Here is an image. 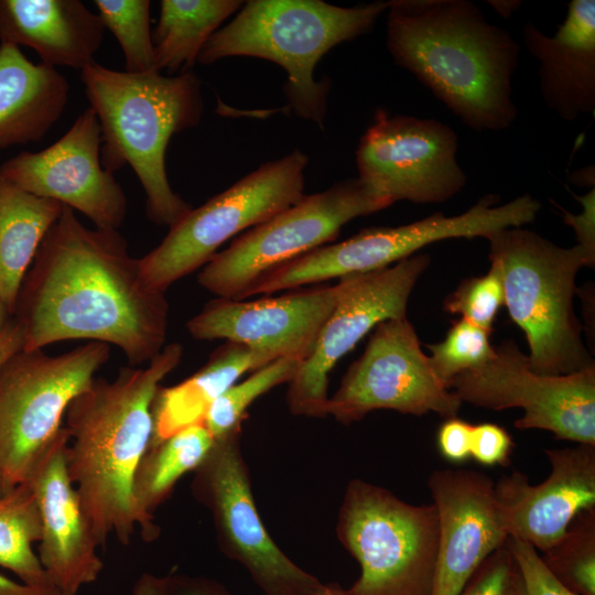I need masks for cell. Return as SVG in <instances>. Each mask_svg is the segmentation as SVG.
<instances>
[{"label": "cell", "mask_w": 595, "mask_h": 595, "mask_svg": "<svg viewBox=\"0 0 595 595\" xmlns=\"http://www.w3.org/2000/svg\"><path fill=\"white\" fill-rule=\"evenodd\" d=\"M13 317L25 350L86 339L112 344L139 366L165 346L169 302L145 284L118 230L87 228L64 206L22 281Z\"/></svg>", "instance_id": "6da1fadb"}, {"label": "cell", "mask_w": 595, "mask_h": 595, "mask_svg": "<svg viewBox=\"0 0 595 595\" xmlns=\"http://www.w3.org/2000/svg\"><path fill=\"white\" fill-rule=\"evenodd\" d=\"M387 48L476 132L509 129L518 116L512 77L520 46L469 0H391Z\"/></svg>", "instance_id": "7a4b0ae2"}, {"label": "cell", "mask_w": 595, "mask_h": 595, "mask_svg": "<svg viewBox=\"0 0 595 595\" xmlns=\"http://www.w3.org/2000/svg\"><path fill=\"white\" fill-rule=\"evenodd\" d=\"M182 356L181 344L165 345L144 368L95 378L67 407V469L99 547L109 537L129 545L138 527L133 482L152 437L153 400Z\"/></svg>", "instance_id": "3957f363"}, {"label": "cell", "mask_w": 595, "mask_h": 595, "mask_svg": "<svg viewBox=\"0 0 595 595\" xmlns=\"http://www.w3.org/2000/svg\"><path fill=\"white\" fill-rule=\"evenodd\" d=\"M80 79L100 126L104 169L115 173L130 165L143 187L148 218L172 227L193 207L172 190L165 152L174 134L201 122V79L192 71L133 74L96 62L80 71Z\"/></svg>", "instance_id": "277c9868"}, {"label": "cell", "mask_w": 595, "mask_h": 595, "mask_svg": "<svg viewBox=\"0 0 595 595\" xmlns=\"http://www.w3.org/2000/svg\"><path fill=\"white\" fill-rule=\"evenodd\" d=\"M388 6L389 1L345 8L321 0H250L212 35L197 62L210 65L232 56L274 62L286 73L288 108L323 129L331 83L314 78L316 64L334 46L370 32Z\"/></svg>", "instance_id": "5b68a950"}, {"label": "cell", "mask_w": 595, "mask_h": 595, "mask_svg": "<svg viewBox=\"0 0 595 595\" xmlns=\"http://www.w3.org/2000/svg\"><path fill=\"white\" fill-rule=\"evenodd\" d=\"M485 239L489 260L500 270L504 305L526 335L531 370L561 376L595 365L573 306L578 270L594 267L585 251L578 245L560 247L522 227L504 228Z\"/></svg>", "instance_id": "8992f818"}, {"label": "cell", "mask_w": 595, "mask_h": 595, "mask_svg": "<svg viewBox=\"0 0 595 595\" xmlns=\"http://www.w3.org/2000/svg\"><path fill=\"white\" fill-rule=\"evenodd\" d=\"M337 538L358 562L349 595H431L439 545L433 504L412 505L361 480L348 483Z\"/></svg>", "instance_id": "52a82bcc"}, {"label": "cell", "mask_w": 595, "mask_h": 595, "mask_svg": "<svg viewBox=\"0 0 595 595\" xmlns=\"http://www.w3.org/2000/svg\"><path fill=\"white\" fill-rule=\"evenodd\" d=\"M499 201V195L486 194L459 215L437 212L407 225L365 228L344 241L324 245L270 270L245 298L383 269L440 240L485 238L504 228L522 227L537 218L542 206L530 194L502 205Z\"/></svg>", "instance_id": "ba28073f"}, {"label": "cell", "mask_w": 595, "mask_h": 595, "mask_svg": "<svg viewBox=\"0 0 595 595\" xmlns=\"http://www.w3.org/2000/svg\"><path fill=\"white\" fill-rule=\"evenodd\" d=\"M110 347L87 342L61 355L22 349L0 367V495L30 477L71 401L108 361Z\"/></svg>", "instance_id": "9c48e42d"}, {"label": "cell", "mask_w": 595, "mask_h": 595, "mask_svg": "<svg viewBox=\"0 0 595 595\" xmlns=\"http://www.w3.org/2000/svg\"><path fill=\"white\" fill-rule=\"evenodd\" d=\"M307 156L295 150L264 163L224 192L192 208L139 260L145 284L158 292L204 267L231 237L252 228L304 195Z\"/></svg>", "instance_id": "30bf717a"}, {"label": "cell", "mask_w": 595, "mask_h": 595, "mask_svg": "<svg viewBox=\"0 0 595 595\" xmlns=\"http://www.w3.org/2000/svg\"><path fill=\"white\" fill-rule=\"evenodd\" d=\"M390 205L358 177L303 195L217 252L203 267L197 282L217 298L244 300L270 270L333 241L348 221Z\"/></svg>", "instance_id": "8fae6325"}, {"label": "cell", "mask_w": 595, "mask_h": 595, "mask_svg": "<svg viewBox=\"0 0 595 595\" xmlns=\"http://www.w3.org/2000/svg\"><path fill=\"white\" fill-rule=\"evenodd\" d=\"M240 436L241 428L214 442L194 470L193 496L210 512L219 549L246 569L264 595H311L323 583L268 533L256 507Z\"/></svg>", "instance_id": "7c38bea8"}, {"label": "cell", "mask_w": 595, "mask_h": 595, "mask_svg": "<svg viewBox=\"0 0 595 595\" xmlns=\"http://www.w3.org/2000/svg\"><path fill=\"white\" fill-rule=\"evenodd\" d=\"M450 389L473 405L522 409L515 421L519 430H545L558 440L595 445V365L569 375H540L508 339L494 347L485 364L458 375Z\"/></svg>", "instance_id": "4fadbf2b"}, {"label": "cell", "mask_w": 595, "mask_h": 595, "mask_svg": "<svg viewBox=\"0 0 595 595\" xmlns=\"http://www.w3.org/2000/svg\"><path fill=\"white\" fill-rule=\"evenodd\" d=\"M462 404L434 375L404 316L383 321L372 329L364 353L328 398L327 415L343 424L380 409L412 415L434 412L448 419L457 415Z\"/></svg>", "instance_id": "5bb4252c"}, {"label": "cell", "mask_w": 595, "mask_h": 595, "mask_svg": "<svg viewBox=\"0 0 595 595\" xmlns=\"http://www.w3.org/2000/svg\"><path fill=\"white\" fill-rule=\"evenodd\" d=\"M431 263L416 253L390 267L339 279L337 300L311 355L289 383L286 402L294 415H327L328 375L338 360L379 323L407 316L410 295Z\"/></svg>", "instance_id": "9a60e30c"}, {"label": "cell", "mask_w": 595, "mask_h": 595, "mask_svg": "<svg viewBox=\"0 0 595 595\" xmlns=\"http://www.w3.org/2000/svg\"><path fill=\"white\" fill-rule=\"evenodd\" d=\"M457 149L450 126L378 109L356 150L358 178L391 204L444 203L467 183Z\"/></svg>", "instance_id": "2e32d148"}, {"label": "cell", "mask_w": 595, "mask_h": 595, "mask_svg": "<svg viewBox=\"0 0 595 595\" xmlns=\"http://www.w3.org/2000/svg\"><path fill=\"white\" fill-rule=\"evenodd\" d=\"M101 132L89 107L50 147L22 151L0 164L2 174L20 188L62 203L89 218L96 228L122 225L127 196L100 160Z\"/></svg>", "instance_id": "e0dca14e"}, {"label": "cell", "mask_w": 595, "mask_h": 595, "mask_svg": "<svg viewBox=\"0 0 595 595\" xmlns=\"http://www.w3.org/2000/svg\"><path fill=\"white\" fill-rule=\"evenodd\" d=\"M339 284L300 288L278 296L245 301L216 298L186 323L197 340L224 339L274 358L304 361L333 310Z\"/></svg>", "instance_id": "ac0fdd59"}, {"label": "cell", "mask_w": 595, "mask_h": 595, "mask_svg": "<svg viewBox=\"0 0 595 595\" xmlns=\"http://www.w3.org/2000/svg\"><path fill=\"white\" fill-rule=\"evenodd\" d=\"M439 518V545L431 595H458L479 564L509 533L495 483L470 469H436L428 479Z\"/></svg>", "instance_id": "d6986e66"}, {"label": "cell", "mask_w": 595, "mask_h": 595, "mask_svg": "<svg viewBox=\"0 0 595 595\" xmlns=\"http://www.w3.org/2000/svg\"><path fill=\"white\" fill-rule=\"evenodd\" d=\"M69 435L65 426L34 467L28 483L40 508L42 533L37 555L62 595H76L97 581L104 569L99 547L67 469Z\"/></svg>", "instance_id": "ffe728a7"}, {"label": "cell", "mask_w": 595, "mask_h": 595, "mask_svg": "<svg viewBox=\"0 0 595 595\" xmlns=\"http://www.w3.org/2000/svg\"><path fill=\"white\" fill-rule=\"evenodd\" d=\"M551 473L532 485L521 472L495 483L509 537L544 552L564 534L574 517L595 507V445L544 451Z\"/></svg>", "instance_id": "44dd1931"}, {"label": "cell", "mask_w": 595, "mask_h": 595, "mask_svg": "<svg viewBox=\"0 0 595 595\" xmlns=\"http://www.w3.org/2000/svg\"><path fill=\"white\" fill-rule=\"evenodd\" d=\"M523 44L539 62V87L549 109L564 121L594 113V0H571L565 19L552 36L527 22Z\"/></svg>", "instance_id": "7402d4cb"}, {"label": "cell", "mask_w": 595, "mask_h": 595, "mask_svg": "<svg viewBox=\"0 0 595 595\" xmlns=\"http://www.w3.org/2000/svg\"><path fill=\"white\" fill-rule=\"evenodd\" d=\"M105 30L79 0H0V43L31 47L54 68L94 63Z\"/></svg>", "instance_id": "603a6c76"}, {"label": "cell", "mask_w": 595, "mask_h": 595, "mask_svg": "<svg viewBox=\"0 0 595 595\" xmlns=\"http://www.w3.org/2000/svg\"><path fill=\"white\" fill-rule=\"evenodd\" d=\"M69 84L56 68L0 43V149L42 140L60 120Z\"/></svg>", "instance_id": "cb8c5ba5"}, {"label": "cell", "mask_w": 595, "mask_h": 595, "mask_svg": "<svg viewBox=\"0 0 595 595\" xmlns=\"http://www.w3.org/2000/svg\"><path fill=\"white\" fill-rule=\"evenodd\" d=\"M273 359L277 358L268 353L225 342L198 371L174 386H160L152 404L153 432L149 446L202 423L213 402L241 375Z\"/></svg>", "instance_id": "d4e9b609"}, {"label": "cell", "mask_w": 595, "mask_h": 595, "mask_svg": "<svg viewBox=\"0 0 595 595\" xmlns=\"http://www.w3.org/2000/svg\"><path fill=\"white\" fill-rule=\"evenodd\" d=\"M64 206L20 188L0 170V299L12 316L22 281Z\"/></svg>", "instance_id": "484cf974"}, {"label": "cell", "mask_w": 595, "mask_h": 595, "mask_svg": "<svg viewBox=\"0 0 595 595\" xmlns=\"http://www.w3.org/2000/svg\"><path fill=\"white\" fill-rule=\"evenodd\" d=\"M214 442L199 423L148 447L133 482L138 527L143 540L152 541L159 536L154 511L172 494L178 479L196 469Z\"/></svg>", "instance_id": "4316f807"}, {"label": "cell", "mask_w": 595, "mask_h": 595, "mask_svg": "<svg viewBox=\"0 0 595 595\" xmlns=\"http://www.w3.org/2000/svg\"><path fill=\"white\" fill-rule=\"evenodd\" d=\"M242 4L240 0H162L152 32L156 71L191 72L218 26Z\"/></svg>", "instance_id": "83f0119b"}, {"label": "cell", "mask_w": 595, "mask_h": 595, "mask_svg": "<svg viewBox=\"0 0 595 595\" xmlns=\"http://www.w3.org/2000/svg\"><path fill=\"white\" fill-rule=\"evenodd\" d=\"M41 533L40 508L28 482L0 495V567L28 585L54 588L33 550Z\"/></svg>", "instance_id": "f1b7e54d"}, {"label": "cell", "mask_w": 595, "mask_h": 595, "mask_svg": "<svg viewBox=\"0 0 595 595\" xmlns=\"http://www.w3.org/2000/svg\"><path fill=\"white\" fill-rule=\"evenodd\" d=\"M301 364L295 358H277L229 387L213 402L202 422L214 441L240 429L249 405L277 386L290 383Z\"/></svg>", "instance_id": "f546056e"}, {"label": "cell", "mask_w": 595, "mask_h": 595, "mask_svg": "<svg viewBox=\"0 0 595 595\" xmlns=\"http://www.w3.org/2000/svg\"><path fill=\"white\" fill-rule=\"evenodd\" d=\"M540 555L572 592L595 595V507L578 512L561 539Z\"/></svg>", "instance_id": "4dcf8cb0"}, {"label": "cell", "mask_w": 595, "mask_h": 595, "mask_svg": "<svg viewBox=\"0 0 595 595\" xmlns=\"http://www.w3.org/2000/svg\"><path fill=\"white\" fill-rule=\"evenodd\" d=\"M105 29L115 35L125 55L126 72H158L155 68L149 0H95Z\"/></svg>", "instance_id": "1f68e13d"}, {"label": "cell", "mask_w": 595, "mask_h": 595, "mask_svg": "<svg viewBox=\"0 0 595 595\" xmlns=\"http://www.w3.org/2000/svg\"><path fill=\"white\" fill-rule=\"evenodd\" d=\"M489 335L464 318L453 321L441 343L426 345L431 353L429 363L436 378L450 389L458 375L485 364L494 354Z\"/></svg>", "instance_id": "d6a6232c"}, {"label": "cell", "mask_w": 595, "mask_h": 595, "mask_svg": "<svg viewBox=\"0 0 595 595\" xmlns=\"http://www.w3.org/2000/svg\"><path fill=\"white\" fill-rule=\"evenodd\" d=\"M504 304L500 270L497 263L490 261L488 272L463 280L445 299L443 309L491 333L497 313Z\"/></svg>", "instance_id": "836d02e7"}, {"label": "cell", "mask_w": 595, "mask_h": 595, "mask_svg": "<svg viewBox=\"0 0 595 595\" xmlns=\"http://www.w3.org/2000/svg\"><path fill=\"white\" fill-rule=\"evenodd\" d=\"M458 595H526L522 574L508 540L479 564Z\"/></svg>", "instance_id": "e575fe53"}, {"label": "cell", "mask_w": 595, "mask_h": 595, "mask_svg": "<svg viewBox=\"0 0 595 595\" xmlns=\"http://www.w3.org/2000/svg\"><path fill=\"white\" fill-rule=\"evenodd\" d=\"M508 545L521 571L526 595H577L549 570L529 542L509 537Z\"/></svg>", "instance_id": "d590c367"}, {"label": "cell", "mask_w": 595, "mask_h": 595, "mask_svg": "<svg viewBox=\"0 0 595 595\" xmlns=\"http://www.w3.org/2000/svg\"><path fill=\"white\" fill-rule=\"evenodd\" d=\"M513 448L510 434L495 423L473 425L470 457L486 466L505 465Z\"/></svg>", "instance_id": "8d00e7d4"}, {"label": "cell", "mask_w": 595, "mask_h": 595, "mask_svg": "<svg viewBox=\"0 0 595 595\" xmlns=\"http://www.w3.org/2000/svg\"><path fill=\"white\" fill-rule=\"evenodd\" d=\"M572 196L583 206L582 213L571 214L558 204H553L561 210L564 223L573 228L577 245L595 263V188L593 187L585 195L572 194Z\"/></svg>", "instance_id": "74e56055"}, {"label": "cell", "mask_w": 595, "mask_h": 595, "mask_svg": "<svg viewBox=\"0 0 595 595\" xmlns=\"http://www.w3.org/2000/svg\"><path fill=\"white\" fill-rule=\"evenodd\" d=\"M473 425L457 416L448 418L437 432L441 454L450 462L461 463L470 457Z\"/></svg>", "instance_id": "f35d334b"}, {"label": "cell", "mask_w": 595, "mask_h": 595, "mask_svg": "<svg viewBox=\"0 0 595 595\" xmlns=\"http://www.w3.org/2000/svg\"><path fill=\"white\" fill-rule=\"evenodd\" d=\"M166 580L167 595H230L221 583L204 576L172 572Z\"/></svg>", "instance_id": "ab89813d"}, {"label": "cell", "mask_w": 595, "mask_h": 595, "mask_svg": "<svg viewBox=\"0 0 595 595\" xmlns=\"http://www.w3.org/2000/svg\"><path fill=\"white\" fill-rule=\"evenodd\" d=\"M24 347V334L21 325L12 316L0 333V367L12 355Z\"/></svg>", "instance_id": "60d3db41"}, {"label": "cell", "mask_w": 595, "mask_h": 595, "mask_svg": "<svg viewBox=\"0 0 595 595\" xmlns=\"http://www.w3.org/2000/svg\"><path fill=\"white\" fill-rule=\"evenodd\" d=\"M0 595H62L55 588H40L0 573Z\"/></svg>", "instance_id": "b9f144b4"}, {"label": "cell", "mask_w": 595, "mask_h": 595, "mask_svg": "<svg viewBox=\"0 0 595 595\" xmlns=\"http://www.w3.org/2000/svg\"><path fill=\"white\" fill-rule=\"evenodd\" d=\"M132 595H167L166 575L142 573L133 584Z\"/></svg>", "instance_id": "7bdbcfd3"}, {"label": "cell", "mask_w": 595, "mask_h": 595, "mask_svg": "<svg viewBox=\"0 0 595 595\" xmlns=\"http://www.w3.org/2000/svg\"><path fill=\"white\" fill-rule=\"evenodd\" d=\"M487 3L504 19H509L520 7V0H488Z\"/></svg>", "instance_id": "ee69618b"}, {"label": "cell", "mask_w": 595, "mask_h": 595, "mask_svg": "<svg viewBox=\"0 0 595 595\" xmlns=\"http://www.w3.org/2000/svg\"><path fill=\"white\" fill-rule=\"evenodd\" d=\"M571 182L580 186L594 187V166L589 165L584 170L575 171L572 174Z\"/></svg>", "instance_id": "f6af8a7d"}, {"label": "cell", "mask_w": 595, "mask_h": 595, "mask_svg": "<svg viewBox=\"0 0 595 595\" xmlns=\"http://www.w3.org/2000/svg\"><path fill=\"white\" fill-rule=\"evenodd\" d=\"M311 595H349V594L347 589H344L337 583H326V584L323 583L321 587L317 588Z\"/></svg>", "instance_id": "bcb514c9"}, {"label": "cell", "mask_w": 595, "mask_h": 595, "mask_svg": "<svg viewBox=\"0 0 595 595\" xmlns=\"http://www.w3.org/2000/svg\"><path fill=\"white\" fill-rule=\"evenodd\" d=\"M12 318V314L0 299V333Z\"/></svg>", "instance_id": "7dc6e473"}]
</instances>
